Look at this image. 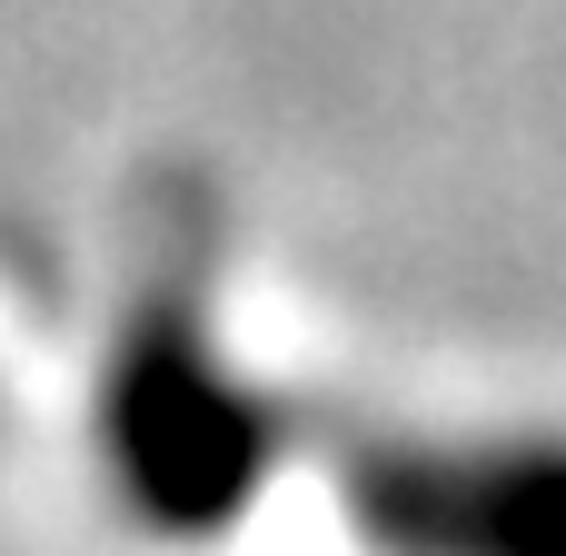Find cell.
<instances>
[{
	"label": "cell",
	"mask_w": 566,
	"mask_h": 556,
	"mask_svg": "<svg viewBox=\"0 0 566 556\" xmlns=\"http://www.w3.org/2000/svg\"><path fill=\"white\" fill-rule=\"evenodd\" d=\"M90 438L119 517L159 547L229 537L289 468V378L239 358L209 229H159V249L129 259L90 368Z\"/></svg>",
	"instance_id": "1"
},
{
	"label": "cell",
	"mask_w": 566,
	"mask_h": 556,
	"mask_svg": "<svg viewBox=\"0 0 566 556\" xmlns=\"http://www.w3.org/2000/svg\"><path fill=\"white\" fill-rule=\"evenodd\" d=\"M289 458L318 468L368 556H566V418H388L289 388Z\"/></svg>",
	"instance_id": "2"
}]
</instances>
